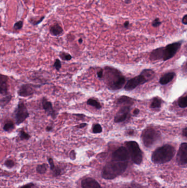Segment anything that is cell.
Segmentation results:
<instances>
[{"label":"cell","mask_w":187,"mask_h":188,"mask_svg":"<svg viewBox=\"0 0 187 188\" xmlns=\"http://www.w3.org/2000/svg\"><path fill=\"white\" fill-rule=\"evenodd\" d=\"M183 1H184V2H185V3H186V2H187V0H183Z\"/></svg>","instance_id":"f907efd6"},{"label":"cell","mask_w":187,"mask_h":188,"mask_svg":"<svg viewBox=\"0 0 187 188\" xmlns=\"http://www.w3.org/2000/svg\"><path fill=\"white\" fill-rule=\"evenodd\" d=\"M48 166L46 163H43L42 165H38L36 167V172L38 174H43L46 173Z\"/></svg>","instance_id":"603a6c76"},{"label":"cell","mask_w":187,"mask_h":188,"mask_svg":"<svg viewBox=\"0 0 187 188\" xmlns=\"http://www.w3.org/2000/svg\"><path fill=\"white\" fill-rule=\"evenodd\" d=\"M105 76L106 83L110 89H120L125 85V78L116 69L110 67L105 68Z\"/></svg>","instance_id":"7a4b0ae2"},{"label":"cell","mask_w":187,"mask_h":188,"mask_svg":"<svg viewBox=\"0 0 187 188\" xmlns=\"http://www.w3.org/2000/svg\"><path fill=\"white\" fill-rule=\"evenodd\" d=\"M182 22L183 24L187 25V15H185L182 19Z\"/></svg>","instance_id":"f35d334b"},{"label":"cell","mask_w":187,"mask_h":188,"mask_svg":"<svg viewBox=\"0 0 187 188\" xmlns=\"http://www.w3.org/2000/svg\"><path fill=\"white\" fill-rule=\"evenodd\" d=\"M53 67L56 68L57 71H59L61 69V62L59 59H56V61L54 62V64L53 65Z\"/></svg>","instance_id":"d6a6232c"},{"label":"cell","mask_w":187,"mask_h":188,"mask_svg":"<svg viewBox=\"0 0 187 188\" xmlns=\"http://www.w3.org/2000/svg\"><path fill=\"white\" fill-rule=\"evenodd\" d=\"M128 188H140V187H139V186H138V185H137L133 184V185H132L130 186V187Z\"/></svg>","instance_id":"bcb514c9"},{"label":"cell","mask_w":187,"mask_h":188,"mask_svg":"<svg viewBox=\"0 0 187 188\" xmlns=\"http://www.w3.org/2000/svg\"><path fill=\"white\" fill-rule=\"evenodd\" d=\"M129 25H130V23H129V22H128V21L125 22L124 23V27H125V28H128L129 27Z\"/></svg>","instance_id":"b9f144b4"},{"label":"cell","mask_w":187,"mask_h":188,"mask_svg":"<svg viewBox=\"0 0 187 188\" xmlns=\"http://www.w3.org/2000/svg\"><path fill=\"white\" fill-rule=\"evenodd\" d=\"M141 138L144 145L147 148H149L159 140L160 138V134L154 128L149 127L142 132Z\"/></svg>","instance_id":"277c9868"},{"label":"cell","mask_w":187,"mask_h":188,"mask_svg":"<svg viewBox=\"0 0 187 188\" xmlns=\"http://www.w3.org/2000/svg\"><path fill=\"white\" fill-rule=\"evenodd\" d=\"M139 113H140V110L138 108H136L133 111V114L135 115H137L138 114H139Z\"/></svg>","instance_id":"ee69618b"},{"label":"cell","mask_w":187,"mask_h":188,"mask_svg":"<svg viewBox=\"0 0 187 188\" xmlns=\"http://www.w3.org/2000/svg\"><path fill=\"white\" fill-rule=\"evenodd\" d=\"M69 156H70V159L73 160H75L76 159V153H75V151H71L70 152Z\"/></svg>","instance_id":"74e56055"},{"label":"cell","mask_w":187,"mask_h":188,"mask_svg":"<svg viewBox=\"0 0 187 188\" xmlns=\"http://www.w3.org/2000/svg\"><path fill=\"white\" fill-rule=\"evenodd\" d=\"M178 106L181 108H186L187 106V97H181L178 100Z\"/></svg>","instance_id":"d4e9b609"},{"label":"cell","mask_w":187,"mask_h":188,"mask_svg":"<svg viewBox=\"0 0 187 188\" xmlns=\"http://www.w3.org/2000/svg\"><path fill=\"white\" fill-rule=\"evenodd\" d=\"M14 114L15 123L18 126L24 122L29 116L28 109L22 102H20L18 104L17 107L14 110Z\"/></svg>","instance_id":"8992f818"},{"label":"cell","mask_w":187,"mask_h":188,"mask_svg":"<svg viewBox=\"0 0 187 188\" xmlns=\"http://www.w3.org/2000/svg\"><path fill=\"white\" fill-rule=\"evenodd\" d=\"M82 188H102L98 182L93 178H87L81 182Z\"/></svg>","instance_id":"5bb4252c"},{"label":"cell","mask_w":187,"mask_h":188,"mask_svg":"<svg viewBox=\"0 0 187 188\" xmlns=\"http://www.w3.org/2000/svg\"><path fill=\"white\" fill-rule=\"evenodd\" d=\"M14 128V123L12 121H10L6 123L3 126V130L5 132H9L10 130L13 129Z\"/></svg>","instance_id":"484cf974"},{"label":"cell","mask_w":187,"mask_h":188,"mask_svg":"<svg viewBox=\"0 0 187 188\" xmlns=\"http://www.w3.org/2000/svg\"><path fill=\"white\" fill-rule=\"evenodd\" d=\"M12 99V96L11 95L6 96L4 98L0 99V107L1 108H4L8 104L10 103Z\"/></svg>","instance_id":"ffe728a7"},{"label":"cell","mask_w":187,"mask_h":188,"mask_svg":"<svg viewBox=\"0 0 187 188\" xmlns=\"http://www.w3.org/2000/svg\"><path fill=\"white\" fill-rule=\"evenodd\" d=\"M161 24V22H160V19L158 18H155L152 22V26L153 27H158Z\"/></svg>","instance_id":"836d02e7"},{"label":"cell","mask_w":187,"mask_h":188,"mask_svg":"<svg viewBox=\"0 0 187 188\" xmlns=\"http://www.w3.org/2000/svg\"><path fill=\"white\" fill-rule=\"evenodd\" d=\"M45 18V17L43 16L42 18H41L40 19H38V20H33V19H31V20H30V22L33 25H37L38 24L40 23L42 20Z\"/></svg>","instance_id":"e575fe53"},{"label":"cell","mask_w":187,"mask_h":188,"mask_svg":"<svg viewBox=\"0 0 187 188\" xmlns=\"http://www.w3.org/2000/svg\"><path fill=\"white\" fill-rule=\"evenodd\" d=\"M102 132V128L101 126L99 124H94L93 127V133L94 134H98Z\"/></svg>","instance_id":"f1b7e54d"},{"label":"cell","mask_w":187,"mask_h":188,"mask_svg":"<svg viewBox=\"0 0 187 188\" xmlns=\"http://www.w3.org/2000/svg\"><path fill=\"white\" fill-rule=\"evenodd\" d=\"M124 1L126 4H129L130 3H131V0H124Z\"/></svg>","instance_id":"7dc6e473"},{"label":"cell","mask_w":187,"mask_h":188,"mask_svg":"<svg viewBox=\"0 0 187 188\" xmlns=\"http://www.w3.org/2000/svg\"><path fill=\"white\" fill-rule=\"evenodd\" d=\"M42 105L43 109L48 116H51L53 119L56 117V113L53 108L52 104L50 101H48L47 99L43 98L42 100Z\"/></svg>","instance_id":"4fadbf2b"},{"label":"cell","mask_w":187,"mask_h":188,"mask_svg":"<svg viewBox=\"0 0 187 188\" xmlns=\"http://www.w3.org/2000/svg\"><path fill=\"white\" fill-rule=\"evenodd\" d=\"M176 160L181 166H186L187 163V144L184 142L180 145L178 151Z\"/></svg>","instance_id":"30bf717a"},{"label":"cell","mask_w":187,"mask_h":188,"mask_svg":"<svg viewBox=\"0 0 187 188\" xmlns=\"http://www.w3.org/2000/svg\"><path fill=\"white\" fill-rule=\"evenodd\" d=\"M147 81H148V80L145 78V76L142 74H140V75L128 80L125 85L124 88L126 91H131L140 85L145 84Z\"/></svg>","instance_id":"ba28073f"},{"label":"cell","mask_w":187,"mask_h":188,"mask_svg":"<svg viewBox=\"0 0 187 188\" xmlns=\"http://www.w3.org/2000/svg\"><path fill=\"white\" fill-rule=\"evenodd\" d=\"M182 134H183V136H184V137H187V127H186V128H184V129H183Z\"/></svg>","instance_id":"60d3db41"},{"label":"cell","mask_w":187,"mask_h":188,"mask_svg":"<svg viewBox=\"0 0 187 188\" xmlns=\"http://www.w3.org/2000/svg\"><path fill=\"white\" fill-rule=\"evenodd\" d=\"M35 93L33 86L30 84L22 85L18 91V95L20 97H28Z\"/></svg>","instance_id":"7c38bea8"},{"label":"cell","mask_w":187,"mask_h":188,"mask_svg":"<svg viewBox=\"0 0 187 188\" xmlns=\"http://www.w3.org/2000/svg\"><path fill=\"white\" fill-rule=\"evenodd\" d=\"M128 162L112 161L104 166L102 172V178L111 180L123 174L128 166Z\"/></svg>","instance_id":"6da1fadb"},{"label":"cell","mask_w":187,"mask_h":188,"mask_svg":"<svg viewBox=\"0 0 187 188\" xmlns=\"http://www.w3.org/2000/svg\"><path fill=\"white\" fill-rule=\"evenodd\" d=\"M129 160V153L125 147H120L112 154V161L120 162H128Z\"/></svg>","instance_id":"9c48e42d"},{"label":"cell","mask_w":187,"mask_h":188,"mask_svg":"<svg viewBox=\"0 0 187 188\" xmlns=\"http://www.w3.org/2000/svg\"><path fill=\"white\" fill-rule=\"evenodd\" d=\"M87 104L89 106H93L94 107L96 108V109H100L102 107L101 105L100 104L99 102H98L97 101H96V100H94L92 99H89L87 102Z\"/></svg>","instance_id":"cb8c5ba5"},{"label":"cell","mask_w":187,"mask_h":188,"mask_svg":"<svg viewBox=\"0 0 187 188\" xmlns=\"http://www.w3.org/2000/svg\"><path fill=\"white\" fill-rule=\"evenodd\" d=\"M52 171V173H53V176H54V177H58V176L60 175L61 173V168L58 167H56V166Z\"/></svg>","instance_id":"f546056e"},{"label":"cell","mask_w":187,"mask_h":188,"mask_svg":"<svg viewBox=\"0 0 187 188\" xmlns=\"http://www.w3.org/2000/svg\"><path fill=\"white\" fill-rule=\"evenodd\" d=\"M141 74L144 75L145 78L149 81L150 79H151L153 78L154 75V72L151 69H144L142 72Z\"/></svg>","instance_id":"7402d4cb"},{"label":"cell","mask_w":187,"mask_h":188,"mask_svg":"<svg viewBox=\"0 0 187 188\" xmlns=\"http://www.w3.org/2000/svg\"><path fill=\"white\" fill-rule=\"evenodd\" d=\"M125 145L133 162L136 165L141 164L143 161V154L138 143L134 141H127Z\"/></svg>","instance_id":"5b68a950"},{"label":"cell","mask_w":187,"mask_h":188,"mask_svg":"<svg viewBox=\"0 0 187 188\" xmlns=\"http://www.w3.org/2000/svg\"><path fill=\"white\" fill-rule=\"evenodd\" d=\"M162 104V101L158 98H154L150 105V107L151 108H159L161 107Z\"/></svg>","instance_id":"44dd1931"},{"label":"cell","mask_w":187,"mask_h":188,"mask_svg":"<svg viewBox=\"0 0 187 188\" xmlns=\"http://www.w3.org/2000/svg\"><path fill=\"white\" fill-rule=\"evenodd\" d=\"M175 73L170 72L163 75L159 80V83L161 85H166L173 80L175 76Z\"/></svg>","instance_id":"e0dca14e"},{"label":"cell","mask_w":187,"mask_h":188,"mask_svg":"<svg viewBox=\"0 0 187 188\" xmlns=\"http://www.w3.org/2000/svg\"><path fill=\"white\" fill-rule=\"evenodd\" d=\"M86 126H87V124L86 123H82V124H80L78 128H84V127H86Z\"/></svg>","instance_id":"f6af8a7d"},{"label":"cell","mask_w":187,"mask_h":188,"mask_svg":"<svg viewBox=\"0 0 187 188\" xmlns=\"http://www.w3.org/2000/svg\"><path fill=\"white\" fill-rule=\"evenodd\" d=\"M182 43V41H180L168 44L166 47H164V57L163 59L164 61L172 58L178 51Z\"/></svg>","instance_id":"52a82bcc"},{"label":"cell","mask_w":187,"mask_h":188,"mask_svg":"<svg viewBox=\"0 0 187 188\" xmlns=\"http://www.w3.org/2000/svg\"><path fill=\"white\" fill-rule=\"evenodd\" d=\"M175 149L171 145L166 144L156 149L151 156V161L156 164L167 163L173 159Z\"/></svg>","instance_id":"3957f363"},{"label":"cell","mask_w":187,"mask_h":188,"mask_svg":"<svg viewBox=\"0 0 187 188\" xmlns=\"http://www.w3.org/2000/svg\"><path fill=\"white\" fill-rule=\"evenodd\" d=\"M50 32L53 36H59L63 32V29L59 24L55 23L50 27Z\"/></svg>","instance_id":"ac0fdd59"},{"label":"cell","mask_w":187,"mask_h":188,"mask_svg":"<svg viewBox=\"0 0 187 188\" xmlns=\"http://www.w3.org/2000/svg\"><path fill=\"white\" fill-rule=\"evenodd\" d=\"M5 165L7 168H12L14 167L15 163L13 160H7L5 161Z\"/></svg>","instance_id":"4dcf8cb0"},{"label":"cell","mask_w":187,"mask_h":188,"mask_svg":"<svg viewBox=\"0 0 187 188\" xmlns=\"http://www.w3.org/2000/svg\"><path fill=\"white\" fill-rule=\"evenodd\" d=\"M130 112V106H124L120 108L114 118V122L115 123H121L124 122L128 117Z\"/></svg>","instance_id":"8fae6325"},{"label":"cell","mask_w":187,"mask_h":188,"mask_svg":"<svg viewBox=\"0 0 187 188\" xmlns=\"http://www.w3.org/2000/svg\"><path fill=\"white\" fill-rule=\"evenodd\" d=\"M164 47H160L153 50L151 53L150 58L151 61L163 59Z\"/></svg>","instance_id":"2e32d148"},{"label":"cell","mask_w":187,"mask_h":188,"mask_svg":"<svg viewBox=\"0 0 187 188\" xmlns=\"http://www.w3.org/2000/svg\"><path fill=\"white\" fill-rule=\"evenodd\" d=\"M8 77L5 75H0V94L6 95L8 94Z\"/></svg>","instance_id":"9a60e30c"},{"label":"cell","mask_w":187,"mask_h":188,"mask_svg":"<svg viewBox=\"0 0 187 188\" xmlns=\"http://www.w3.org/2000/svg\"><path fill=\"white\" fill-rule=\"evenodd\" d=\"M19 137L20 140H29L30 138V135L27 133L25 132L24 130H21L19 132Z\"/></svg>","instance_id":"4316f807"},{"label":"cell","mask_w":187,"mask_h":188,"mask_svg":"<svg viewBox=\"0 0 187 188\" xmlns=\"http://www.w3.org/2000/svg\"><path fill=\"white\" fill-rule=\"evenodd\" d=\"M133 130H129V132H128V134H129V135H132V134H133Z\"/></svg>","instance_id":"c3c4849f"},{"label":"cell","mask_w":187,"mask_h":188,"mask_svg":"<svg viewBox=\"0 0 187 188\" xmlns=\"http://www.w3.org/2000/svg\"><path fill=\"white\" fill-rule=\"evenodd\" d=\"M82 41H83L82 39V38H80L79 40V42L80 43H82Z\"/></svg>","instance_id":"681fc988"},{"label":"cell","mask_w":187,"mask_h":188,"mask_svg":"<svg viewBox=\"0 0 187 188\" xmlns=\"http://www.w3.org/2000/svg\"><path fill=\"white\" fill-rule=\"evenodd\" d=\"M134 100L132 98L126 96H122L119 98L117 100V104H127L128 105L133 104Z\"/></svg>","instance_id":"d6986e66"},{"label":"cell","mask_w":187,"mask_h":188,"mask_svg":"<svg viewBox=\"0 0 187 188\" xmlns=\"http://www.w3.org/2000/svg\"><path fill=\"white\" fill-rule=\"evenodd\" d=\"M34 186H35V184L33 183H30L24 185L20 188H32Z\"/></svg>","instance_id":"8d00e7d4"},{"label":"cell","mask_w":187,"mask_h":188,"mask_svg":"<svg viewBox=\"0 0 187 188\" xmlns=\"http://www.w3.org/2000/svg\"><path fill=\"white\" fill-rule=\"evenodd\" d=\"M48 162L49 163V165H50V169H51V170H52L53 169L55 168V167H56V166H55L53 160L52 159L51 157H50V158H48Z\"/></svg>","instance_id":"d590c367"},{"label":"cell","mask_w":187,"mask_h":188,"mask_svg":"<svg viewBox=\"0 0 187 188\" xmlns=\"http://www.w3.org/2000/svg\"><path fill=\"white\" fill-rule=\"evenodd\" d=\"M59 56L63 60H64V61H70L72 58V56L70 54L64 52H61Z\"/></svg>","instance_id":"83f0119b"},{"label":"cell","mask_w":187,"mask_h":188,"mask_svg":"<svg viewBox=\"0 0 187 188\" xmlns=\"http://www.w3.org/2000/svg\"><path fill=\"white\" fill-rule=\"evenodd\" d=\"M97 75L98 77L99 78H102L103 76V69H100V71H99L97 73Z\"/></svg>","instance_id":"ab89813d"},{"label":"cell","mask_w":187,"mask_h":188,"mask_svg":"<svg viewBox=\"0 0 187 188\" xmlns=\"http://www.w3.org/2000/svg\"><path fill=\"white\" fill-rule=\"evenodd\" d=\"M23 22L22 20L18 21L14 24V30H20L23 28Z\"/></svg>","instance_id":"1f68e13d"},{"label":"cell","mask_w":187,"mask_h":188,"mask_svg":"<svg viewBox=\"0 0 187 188\" xmlns=\"http://www.w3.org/2000/svg\"><path fill=\"white\" fill-rule=\"evenodd\" d=\"M1 23H0V28H1Z\"/></svg>","instance_id":"816d5d0a"},{"label":"cell","mask_w":187,"mask_h":188,"mask_svg":"<svg viewBox=\"0 0 187 188\" xmlns=\"http://www.w3.org/2000/svg\"><path fill=\"white\" fill-rule=\"evenodd\" d=\"M53 129V127L51 126H47L46 128V130L47 132H51Z\"/></svg>","instance_id":"7bdbcfd3"}]
</instances>
